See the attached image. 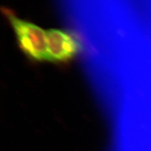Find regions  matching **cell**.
<instances>
[{"mask_svg":"<svg viewBox=\"0 0 151 151\" xmlns=\"http://www.w3.org/2000/svg\"><path fill=\"white\" fill-rule=\"evenodd\" d=\"M3 11L22 52L32 60L48 61L46 31L31 22L20 19L9 9L5 8Z\"/></svg>","mask_w":151,"mask_h":151,"instance_id":"1","label":"cell"},{"mask_svg":"<svg viewBox=\"0 0 151 151\" xmlns=\"http://www.w3.org/2000/svg\"><path fill=\"white\" fill-rule=\"evenodd\" d=\"M46 34L49 62L67 63L75 59L83 49L81 39L72 31L49 29Z\"/></svg>","mask_w":151,"mask_h":151,"instance_id":"2","label":"cell"}]
</instances>
